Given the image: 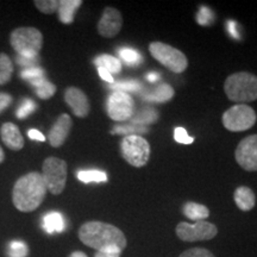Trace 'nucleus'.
<instances>
[{"mask_svg": "<svg viewBox=\"0 0 257 257\" xmlns=\"http://www.w3.org/2000/svg\"><path fill=\"white\" fill-rule=\"evenodd\" d=\"M47 186L40 173L32 172L19 178L12 191V201L21 212L37 210L47 195Z\"/></svg>", "mask_w": 257, "mask_h": 257, "instance_id": "nucleus-1", "label": "nucleus"}, {"mask_svg": "<svg viewBox=\"0 0 257 257\" xmlns=\"http://www.w3.org/2000/svg\"><path fill=\"white\" fill-rule=\"evenodd\" d=\"M79 238L89 248L101 250L110 245H117L121 250L126 248V237L123 231L112 224L102 221H87L79 229Z\"/></svg>", "mask_w": 257, "mask_h": 257, "instance_id": "nucleus-2", "label": "nucleus"}, {"mask_svg": "<svg viewBox=\"0 0 257 257\" xmlns=\"http://www.w3.org/2000/svg\"><path fill=\"white\" fill-rule=\"evenodd\" d=\"M224 91L231 101L245 104L257 100V76L248 72H238L227 76Z\"/></svg>", "mask_w": 257, "mask_h": 257, "instance_id": "nucleus-3", "label": "nucleus"}, {"mask_svg": "<svg viewBox=\"0 0 257 257\" xmlns=\"http://www.w3.org/2000/svg\"><path fill=\"white\" fill-rule=\"evenodd\" d=\"M10 44L18 55L36 57L43 47V35L36 28H18L10 35Z\"/></svg>", "mask_w": 257, "mask_h": 257, "instance_id": "nucleus-4", "label": "nucleus"}, {"mask_svg": "<svg viewBox=\"0 0 257 257\" xmlns=\"http://www.w3.org/2000/svg\"><path fill=\"white\" fill-rule=\"evenodd\" d=\"M67 174V162L59 157H48L42 166V176L46 182L47 189L54 195H59L64 191Z\"/></svg>", "mask_w": 257, "mask_h": 257, "instance_id": "nucleus-5", "label": "nucleus"}, {"mask_svg": "<svg viewBox=\"0 0 257 257\" xmlns=\"http://www.w3.org/2000/svg\"><path fill=\"white\" fill-rule=\"evenodd\" d=\"M152 56L170 72L182 73L187 69L188 60L182 51L162 42H153L149 46Z\"/></svg>", "mask_w": 257, "mask_h": 257, "instance_id": "nucleus-6", "label": "nucleus"}, {"mask_svg": "<svg viewBox=\"0 0 257 257\" xmlns=\"http://www.w3.org/2000/svg\"><path fill=\"white\" fill-rule=\"evenodd\" d=\"M123 159L128 165L141 168L148 163L150 157V146L146 138L140 135H128L120 144Z\"/></svg>", "mask_w": 257, "mask_h": 257, "instance_id": "nucleus-7", "label": "nucleus"}, {"mask_svg": "<svg viewBox=\"0 0 257 257\" xmlns=\"http://www.w3.org/2000/svg\"><path fill=\"white\" fill-rule=\"evenodd\" d=\"M257 115L252 107L245 104H237L224 112L223 125L232 133H240L251 128L256 123Z\"/></svg>", "mask_w": 257, "mask_h": 257, "instance_id": "nucleus-8", "label": "nucleus"}, {"mask_svg": "<svg viewBox=\"0 0 257 257\" xmlns=\"http://www.w3.org/2000/svg\"><path fill=\"white\" fill-rule=\"evenodd\" d=\"M218 229L214 224L206 220L189 223H179L176 226V234L184 242H198V240H210L217 236Z\"/></svg>", "mask_w": 257, "mask_h": 257, "instance_id": "nucleus-9", "label": "nucleus"}, {"mask_svg": "<svg viewBox=\"0 0 257 257\" xmlns=\"http://www.w3.org/2000/svg\"><path fill=\"white\" fill-rule=\"evenodd\" d=\"M134 99L127 93L113 92L108 96L107 114L111 119L124 121L134 115Z\"/></svg>", "mask_w": 257, "mask_h": 257, "instance_id": "nucleus-10", "label": "nucleus"}, {"mask_svg": "<svg viewBox=\"0 0 257 257\" xmlns=\"http://www.w3.org/2000/svg\"><path fill=\"white\" fill-rule=\"evenodd\" d=\"M237 163L246 172H257V135L243 138L234 152Z\"/></svg>", "mask_w": 257, "mask_h": 257, "instance_id": "nucleus-11", "label": "nucleus"}, {"mask_svg": "<svg viewBox=\"0 0 257 257\" xmlns=\"http://www.w3.org/2000/svg\"><path fill=\"white\" fill-rule=\"evenodd\" d=\"M123 27V17L121 14L114 8H105L100 21L98 22L96 29L98 32L105 38H113L119 34Z\"/></svg>", "mask_w": 257, "mask_h": 257, "instance_id": "nucleus-12", "label": "nucleus"}, {"mask_svg": "<svg viewBox=\"0 0 257 257\" xmlns=\"http://www.w3.org/2000/svg\"><path fill=\"white\" fill-rule=\"evenodd\" d=\"M64 100L76 117H87L89 113V101L87 95L81 89L76 87L67 88L64 92Z\"/></svg>", "mask_w": 257, "mask_h": 257, "instance_id": "nucleus-13", "label": "nucleus"}, {"mask_svg": "<svg viewBox=\"0 0 257 257\" xmlns=\"http://www.w3.org/2000/svg\"><path fill=\"white\" fill-rule=\"evenodd\" d=\"M73 126V120L69 117V114L63 113L61 114L53 127L50 128V133L48 135V140L51 147L60 148L66 142L67 137L70 133V128Z\"/></svg>", "mask_w": 257, "mask_h": 257, "instance_id": "nucleus-14", "label": "nucleus"}, {"mask_svg": "<svg viewBox=\"0 0 257 257\" xmlns=\"http://www.w3.org/2000/svg\"><path fill=\"white\" fill-rule=\"evenodd\" d=\"M0 135H2L3 142L9 149L22 150L24 148V138L22 136L19 127L14 123H4L0 128Z\"/></svg>", "mask_w": 257, "mask_h": 257, "instance_id": "nucleus-15", "label": "nucleus"}, {"mask_svg": "<svg viewBox=\"0 0 257 257\" xmlns=\"http://www.w3.org/2000/svg\"><path fill=\"white\" fill-rule=\"evenodd\" d=\"M233 199L236 202L237 207L242 211H251L255 207L256 204V197L255 193L252 192V189L245 186H240L234 191L233 193Z\"/></svg>", "mask_w": 257, "mask_h": 257, "instance_id": "nucleus-16", "label": "nucleus"}, {"mask_svg": "<svg viewBox=\"0 0 257 257\" xmlns=\"http://www.w3.org/2000/svg\"><path fill=\"white\" fill-rule=\"evenodd\" d=\"M82 5L81 0H61L57 12L59 19L63 24H72L74 22V16L78 9Z\"/></svg>", "mask_w": 257, "mask_h": 257, "instance_id": "nucleus-17", "label": "nucleus"}, {"mask_svg": "<svg viewBox=\"0 0 257 257\" xmlns=\"http://www.w3.org/2000/svg\"><path fill=\"white\" fill-rule=\"evenodd\" d=\"M42 226L46 230V232L50 234L60 233L63 232L64 229H66V221H64L62 214L59 213V212H49L43 217Z\"/></svg>", "mask_w": 257, "mask_h": 257, "instance_id": "nucleus-18", "label": "nucleus"}, {"mask_svg": "<svg viewBox=\"0 0 257 257\" xmlns=\"http://www.w3.org/2000/svg\"><path fill=\"white\" fill-rule=\"evenodd\" d=\"M182 212L188 219L193 221L205 220L210 216V210L205 205L197 204V202H186L182 207Z\"/></svg>", "mask_w": 257, "mask_h": 257, "instance_id": "nucleus-19", "label": "nucleus"}, {"mask_svg": "<svg viewBox=\"0 0 257 257\" xmlns=\"http://www.w3.org/2000/svg\"><path fill=\"white\" fill-rule=\"evenodd\" d=\"M174 96V89L170 87L169 85H160L156 89H154L153 92L147 93L144 94V98L149 101H156V102H165L169 101L170 99Z\"/></svg>", "mask_w": 257, "mask_h": 257, "instance_id": "nucleus-20", "label": "nucleus"}, {"mask_svg": "<svg viewBox=\"0 0 257 257\" xmlns=\"http://www.w3.org/2000/svg\"><path fill=\"white\" fill-rule=\"evenodd\" d=\"M95 66L98 68H104L111 74H118L121 70L120 61L111 55H100L94 60Z\"/></svg>", "mask_w": 257, "mask_h": 257, "instance_id": "nucleus-21", "label": "nucleus"}, {"mask_svg": "<svg viewBox=\"0 0 257 257\" xmlns=\"http://www.w3.org/2000/svg\"><path fill=\"white\" fill-rule=\"evenodd\" d=\"M76 178L83 184H89V182H106L107 181V174L101 170H80L76 173Z\"/></svg>", "mask_w": 257, "mask_h": 257, "instance_id": "nucleus-22", "label": "nucleus"}, {"mask_svg": "<svg viewBox=\"0 0 257 257\" xmlns=\"http://www.w3.org/2000/svg\"><path fill=\"white\" fill-rule=\"evenodd\" d=\"M12 73H14V66L11 59L5 53H0V86L11 81Z\"/></svg>", "mask_w": 257, "mask_h": 257, "instance_id": "nucleus-23", "label": "nucleus"}, {"mask_svg": "<svg viewBox=\"0 0 257 257\" xmlns=\"http://www.w3.org/2000/svg\"><path fill=\"white\" fill-rule=\"evenodd\" d=\"M22 79H24L25 81H29L34 87H36L38 83L46 80L44 78V70L40 68V67H34V68H28L24 69L21 73Z\"/></svg>", "mask_w": 257, "mask_h": 257, "instance_id": "nucleus-24", "label": "nucleus"}, {"mask_svg": "<svg viewBox=\"0 0 257 257\" xmlns=\"http://www.w3.org/2000/svg\"><path fill=\"white\" fill-rule=\"evenodd\" d=\"M119 56L125 63L128 66H136L142 62L143 57L137 50L130 49V48H121L119 49Z\"/></svg>", "mask_w": 257, "mask_h": 257, "instance_id": "nucleus-25", "label": "nucleus"}, {"mask_svg": "<svg viewBox=\"0 0 257 257\" xmlns=\"http://www.w3.org/2000/svg\"><path fill=\"white\" fill-rule=\"evenodd\" d=\"M35 88H36V94L38 98L43 99V100L51 98L56 92V86L50 81H48V80H43Z\"/></svg>", "mask_w": 257, "mask_h": 257, "instance_id": "nucleus-26", "label": "nucleus"}, {"mask_svg": "<svg viewBox=\"0 0 257 257\" xmlns=\"http://www.w3.org/2000/svg\"><path fill=\"white\" fill-rule=\"evenodd\" d=\"M34 4L42 14L53 15L59 10L60 2L59 0H36V2H34Z\"/></svg>", "mask_w": 257, "mask_h": 257, "instance_id": "nucleus-27", "label": "nucleus"}, {"mask_svg": "<svg viewBox=\"0 0 257 257\" xmlns=\"http://www.w3.org/2000/svg\"><path fill=\"white\" fill-rule=\"evenodd\" d=\"M111 88L114 89V92H138L142 89V85L140 82L130 80V81L113 82L111 85Z\"/></svg>", "mask_w": 257, "mask_h": 257, "instance_id": "nucleus-28", "label": "nucleus"}, {"mask_svg": "<svg viewBox=\"0 0 257 257\" xmlns=\"http://www.w3.org/2000/svg\"><path fill=\"white\" fill-rule=\"evenodd\" d=\"M29 253L28 245L21 240H14L9 245V257H27Z\"/></svg>", "mask_w": 257, "mask_h": 257, "instance_id": "nucleus-29", "label": "nucleus"}, {"mask_svg": "<svg viewBox=\"0 0 257 257\" xmlns=\"http://www.w3.org/2000/svg\"><path fill=\"white\" fill-rule=\"evenodd\" d=\"M36 108L37 105L34 100H31V99H24L23 102L19 105L16 115H17L19 119H25V118H27L28 115H30Z\"/></svg>", "mask_w": 257, "mask_h": 257, "instance_id": "nucleus-30", "label": "nucleus"}, {"mask_svg": "<svg viewBox=\"0 0 257 257\" xmlns=\"http://www.w3.org/2000/svg\"><path fill=\"white\" fill-rule=\"evenodd\" d=\"M121 251H123V250H121L119 246L110 245L101 250H98L94 257H120Z\"/></svg>", "mask_w": 257, "mask_h": 257, "instance_id": "nucleus-31", "label": "nucleus"}, {"mask_svg": "<svg viewBox=\"0 0 257 257\" xmlns=\"http://www.w3.org/2000/svg\"><path fill=\"white\" fill-rule=\"evenodd\" d=\"M179 257H214V255L207 249L193 248L186 250Z\"/></svg>", "mask_w": 257, "mask_h": 257, "instance_id": "nucleus-32", "label": "nucleus"}, {"mask_svg": "<svg viewBox=\"0 0 257 257\" xmlns=\"http://www.w3.org/2000/svg\"><path fill=\"white\" fill-rule=\"evenodd\" d=\"M174 138L178 143L181 144H191L194 142V138L189 136L184 127H176L174 131Z\"/></svg>", "mask_w": 257, "mask_h": 257, "instance_id": "nucleus-33", "label": "nucleus"}, {"mask_svg": "<svg viewBox=\"0 0 257 257\" xmlns=\"http://www.w3.org/2000/svg\"><path fill=\"white\" fill-rule=\"evenodd\" d=\"M16 61H17L18 66L24 67L25 69L28 68H34V67H38V61H40V56L36 57H25V56H21L17 55L16 57Z\"/></svg>", "mask_w": 257, "mask_h": 257, "instance_id": "nucleus-34", "label": "nucleus"}, {"mask_svg": "<svg viewBox=\"0 0 257 257\" xmlns=\"http://www.w3.org/2000/svg\"><path fill=\"white\" fill-rule=\"evenodd\" d=\"M198 22L200 25H207L210 22L212 21V12L210 9L205 8V6H202L199 10V14H198Z\"/></svg>", "mask_w": 257, "mask_h": 257, "instance_id": "nucleus-35", "label": "nucleus"}, {"mask_svg": "<svg viewBox=\"0 0 257 257\" xmlns=\"http://www.w3.org/2000/svg\"><path fill=\"white\" fill-rule=\"evenodd\" d=\"M12 102V96L8 93H0V113L8 108Z\"/></svg>", "mask_w": 257, "mask_h": 257, "instance_id": "nucleus-36", "label": "nucleus"}, {"mask_svg": "<svg viewBox=\"0 0 257 257\" xmlns=\"http://www.w3.org/2000/svg\"><path fill=\"white\" fill-rule=\"evenodd\" d=\"M115 130L112 131V134H124V133H131V131H136V133H147V130H144L143 127H140L137 128L136 126H128V127H121V126H118V127H114Z\"/></svg>", "mask_w": 257, "mask_h": 257, "instance_id": "nucleus-37", "label": "nucleus"}, {"mask_svg": "<svg viewBox=\"0 0 257 257\" xmlns=\"http://www.w3.org/2000/svg\"><path fill=\"white\" fill-rule=\"evenodd\" d=\"M28 136L30 140H34V141H40V142H44V141H46L44 135L40 133L38 130H36V128H31V130H29Z\"/></svg>", "mask_w": 257, "mask_h": 257, "instance_id": "nucleus-38", "label": "nucleus"}, {"mask_svg": "<svg viewBox=\"0 0 257 257\" xmlns=\"http://www.w3.org/2000/svg\"><path fill=\"white\" fill-rule=\"evenodd\" d=\"M98 73H99V75H100V78H101L102 80H105L106 82L111 83V85L114 82V81H113V76H112V74L108 73L106 69H104V68H98Z\"/></svg>", "mask_w": 257, "mask_h": 257, "instance_id": "nucleus-39", "label": "nucleus"}, {"mask_svg": "<svg viewBox=\"0 0 257 257\" xmlns=\"http://www.w3.org/2000/svg\"><path fill=\"white\" fill-rule=\"evenodd\" d=\"M227 28H229L230 35H232L234 38H239L238 30H237V25L234 22H229V23H227Z\"/></svg>", "mask_w": 257, "mask_h": 257, "instance_id": "nucleus-40", "label": "nucleus"}, {"mask_svg": "<svg viewBox=\"0 0 257 257\" xmlns=\"http://www.w3.org/2000/svg\"><path fill=\"white\" fill-rule=\"evenodd\" d=\"M147 79H148V81L155 82V81H157V80H159V74H156V73H150V74H148Z\"/></svg>", "mask_w": 257, "mask_h": 257, "instance_id": "nucleus-41", "label": "nucleus"}, {"mask_svg": "<svg viewBox=\"0 0 257 257\" xmlns=\"http://www.w3.org/2000/svg\"><path fill=\"white\" fill-rule=\"evenodd\" d=\"M69 257H88V256L82 251H74Z\"/></svg>", "mask_w": 257, "mask_h": 257, "instance_id": "nucleus-42", "label": "nucleus"}, {"mask_svg": "<svg viewBox=\"0 0 257 257\" xmlns=\"http://www.w3.org/2000/svg\"><path fill=\"white\" fill-rule=\"evenodd\" d=\"M4 160H5V154H4V152H3L2 148H0V163L4 162Z\"/></svg>", "mask_w": 257, "mask_h": 257, "instance_id": "nucleus-43", "label": "nucleus"}]
</instances>
